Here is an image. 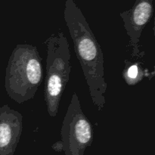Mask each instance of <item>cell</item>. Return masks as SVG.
I'll list each match as a JSON object with an SVG mask.
<instances>
[{
  "instance_id": "obj_8",
  "label": "cell",
  "mask_w": 155,
  "mask_h": 155,
  "mask_svg": "<svg viewBox=\"0 0 155 155\" xmlns=\"http://www.w3.org/2000/svg\"><path fill=\"white\" fill-rule=\"evenodd\" d=\"M51 148H52V149L54 151H57V152H61V151H63V147H62V143L61 142V140L55 142L54 144H53Z\"/></svg>"
},
{
  "instance_id": "obj_5",
  "label": "cell",
  "mask_w": 155,
  "mask_h": 155,
  "mask_svg": "<svg viewBox=\"0 0 155 155\" xmlns=\"http://www.w3.org/2000/svg\"><path fill=\"white\" fill-rule=\"evenodd\" d=\"M153 15V0H136L130 10L120 14L124 21V27L130 38L133 48V57L142 58L144 55L140 51V38L145 26Z\"/></svg>"
},
{
  "instance_id": "obj_3",
  "label": "cell",
  "mask_w": 155,
  "mask_h": 155,
  "mask_svg": "<svg viewBox=\"0 0 155 155\" xmlns=\"http://www.w3.org/2000/svg\"><path fill=\"white\" fill-rule=\"evenodd\" d=\"M47 48L46 76L44 95L47 111L51 117L58 113L61 99L70 80L71 50L62 32L54 33L45 40Z\"/></svg>"
},
{
  "instance_id": "obj_1",
  "label": "cell",
  "mask_w": 155,
  "mask_h": 155,
  "mask_svg": "<svg viewBox=\"0 0 155 155\" xmlns=\"http://www.w3.org/2000/svg\"><path fill=\"white\" fill-rule=\"evenodd\" d=\"M64 17L73 40L76 55L86 80L89 95L94 105L101 111L106 103L107 88L101 47L83 12L74 0H66Z\"/></svg>"
},
{
  "instance_id": "obj_4",
  "label": "cell",
  "mask_w": 155,
  "mask_h": 155,
  "mask_svg": "<svg viewBox=\"0 0 155 155\" xmlns=\"http://www.w3.org/2000/svg\"><path fill=\"white\" fill-rule=\"evenodd\" d=\"M61 142L65 155H84L92 145L94 130L83 113L78 95L73 94L61 130Z\"/></svg>"
},
{
  "instance_id": "obj_6",
  "label": "cell",
  "mask_w": 155,
  "mask_h": 155,
  "mask_svg": "<svg viewBox=\"0 0 155 155\" xmlns=\"http://www.w3.org/2000/svg\"><path fill=\"white\" fill-rule=\"evenodd\" d=\"M23 116L8 104L0 107V155H14L22 135Z\"/></svg>"
},
{
  "instance_id": "obj_9",
  "label": "cell",
  "mask_w": 155,
  "mask_h": 155,
  "mask_svg": "<svg viewBox=\"0 0 155 155\" xmlns=\"http://www.w3.org/2000/svg\"><path fill=\"white\" fill-rule=\"evenodd\" d=\"M114 155H117V154H114Z\"/></svg>"
},
{
  "instance_id": "obj_2",
  "label": "cell",
  "mask_w": 155,
  "mask_h": 155,
  "mask_svg": "<svg viewBox=\"0 0 155 155\" xmlns=\"http://www.w3.org/2000/svg\"><path fill=\"white\" fill-rule=\"evenodd\" d=\"M42 58L36 46L18 44L9 57L5 89L9 98L23 104L34 98L43 79Z\"/></svg>"
},
{
  "instance_id": "obj_7",
  "label": "cell",
  "mask_w": 155,
  "mask_h": 155,
  "mask_svg": "<svg viewBox=\"0 0 155 155\" xmlns=\"http://www.w3.org/2000/svg\"><path fill=\"white\" fill-rule=\"evenodd\" d=\"M123 77L129 86H134L143 79L144 71L138 64H131L124 70Z\"/></svg>"
}]
</instances>
